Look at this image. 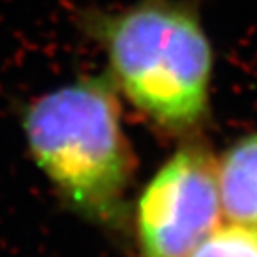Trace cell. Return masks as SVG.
Masks as SVG:
<instances>
[{"label":"cell","mask_w":257,"mask_h":257,"mask_svg":"<svg viewBox=\"0 0 257 257\" xmlns=\"http://www.w3.org/2000/svg\"><path fill=\"white\" fill-rule=\"evenodd\" d=\"M29 156L72 213L118 230L136 157L109 75H80L31 100L22 111Z\"/></svg>","instance_id":"6da1fadb"},{"label":"cell","mask_w":257,"mask_h":257,"mask_svg":"<svg viewBox=\"0 0 257 257\" xmlns=\"http://www.w3.org/2000/svg\"><path fill=\"white\" fill-rule=\"evenodd\" d=\"M80 27L104 50L118 93L150 123L175 136L204 123L213 48L191 6L138 0L114 11H86Z\"/></svg>","instance_id":"7a4b0ae2"},{"label":"cell","mask_w":257,"mask_h":257,"mask_svg":"<svg viewBox=\"0 0 257 257\" xmlns=\"http://www.w3.org/2000/svg\"><path fill=\"white\" fill-rule=\"evenodd\" d=\"M216 161L200 143H184L159 166L133 209L138 257H189L220 225Z\"/></svg>","instance_id":"3957f363"},{"label":"cell","mask_w":257,"mask_h":257,"mask_svg":"<svg viewBox=\"0 0 257 257\" xmlns=\"http://www.w3.org/2000/svg\"><path fill=\"white\" fill-rule=\"evenodd\" d=\"M221 213L257 229V133L236 141L216 161Z\"/></svg>","instance_id":"277c9868"},{"label":"cell","mask_w":257,"mask_h":257,"mask_svg":"<svg viewBox=\"0 0 257 257\" xmlns=\"http://www.w3.org/2000/svg\"><path fill=\"white\" fill-rule=\"evenodd\" d=\"M189 257H257V229L234 221L218 225Z\"/></svg>","instance_id":"5b68a950"}]
</instances>
